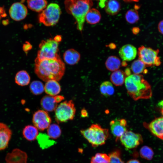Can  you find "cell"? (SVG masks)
I'll return each mask as SVG.
<instances>
[{
	"mask_svg": "<svg viewBox=\"0 0 163 163\" xmlns=\"http://www.w3.org/2000/svg\"><path fill=\"white\" fill-rule=\"evenodd\" d=\"M104 8L105 11L107 14L114 15L119 12L121 6L117 0H108L106 2Z\"/></svg>",
	"mask_w": 163,
	"mask_h": 163,
	"instance_id": "20",
	"label": "cell"
},
{
	"mask_svg": "<svg viewBox=\"0 0 163 163\" xmlns=\"http://www.w3.org/2000/svg\"><path fill=\"white\" fill-rule=\"evenodd\" d=\"M161 113L162 114L163 116V109H161Z\"/></svg>",
	"mask_w": 163,
	"mask_h": 163,
	"instance_id": "48",
	"label": "cell"
},
{
	"mask_svg": "<svg viewBox=\"0 0 163 163\" xmlns=\"http://www.w3.org/2000/svg\"><path fill=\"white\" fill-rule=\"evenodd\" d=\"M125 16L126 21L131 24L136 23L139 19L138 12L135 8L132 9L128 11Z\"/></svg>",
	"mask_w": 163,
	"mask_h": 163,
	"instance_id": "32",
	"label": "cell"
},
{
	"mask_svg": "<svg viewBox=\"0 0 163 163\" xmlns=\"http://www.w3.org/2000/svg\"><path fill=\"white\" fill-rule=\"evenodd\" d=\"M50 139L47 135L42 133L39 134L36 138L40 147L43 149H47L55 144L56 142Z\"/></svg>",
	"mask_w": 163,
	"mask_h": 163,
	"instance_id": "23",
	"label": "cell"
},
{
	"mask_svg": "<svg viewBox=\"0 0 163 163\" xmlns=\"http://www.w3.org/2000/svg\"><path fill=\"white\" fill-rule=\"evenodd\" d=\"M80 132L94 147L105 144L109 135L108 129L103 128L97 124H92L88 128L81 130Z\"/></svg>",
	"mask_w": 163,
	"mask_h": 163,
	"instance_id": "4",
	"label": "cell"
},
{
	"mask_svg": "<svg viewBox=\"0 0 163 163\" xmlns=\"http://www.w3.org/2000/svg\"><path fill=\"white\" fill-rule=\"evenodd\" d=\"M120 139L122 144L128 149L136 148L143 142L141 134L130 131L127 130Z\"/></svg>",
	"mask_w": 163,
	"mask_h": 163,
	"instance_id": "9",
	"label": "cell"
},
{
	"mask_svg": "<svg viewBox=\"0 0 163 163\" xmlns=\"http://www.w3.org/2000/svg\"><path fill=\"white\" fill-rule=\"evenodd\" d=\"M123 0L126 2H137L139 1V0Z\"/></svg>",
	"mask_w": 163,
	"mask_h": 163,
	"instance_id": "44",
	"label": "cell"
},
{
	"mask_svg": "<svg viewBox=\"0 0 163 163\" xmlns=\"http://www.w3.org/2000/svg\"><path fill=\"white\" fill-rule=\"evenodd\" d=\"M28 7L30 10L40 12L46 8L47 2L46 0H27Z\"/></svg>",
	"mask_w": 163,
	"mask_h": 163,
	"instance_id": "24",
	"label": "cell"
},
{
	"mask_svg": "<svg viewBox=\"0 0 163 163\" xmlns=\"http://www.w3.org/2000/svg\"><path fill=\"white\" fill-rule=\"evenodd\" d=\"M126 163H140L137 160L132 159L128 161Z\"/></svg>",
	"mask_w": 163,
	"mask_h": 163,
	"instance_id": "39",
	"label": "cell"
},
{
	"mask_svg": "<svg viewBox=\"0 0 163 163\" xmlns=\"http://www.w3.org/2000/svg\"><path fill=\"white\" fill-rule=\"evenodd\" d=\"M124 83L128 94L135 101L148 99L152 96L151 86L142 75H130L126 77Z\"/></svg>",
	"mask_w": 163,
	"mask_h": 163,
	"instance_id": "2",
	"label": "cell"
},
{
	"mask_svg": "<svg viewBox=\"0 0 163 163\" xmlns=\"http://www.w3.org/2000/svg\"><path fill=\"white\" fill-rule=\"evenodd\" d=\"M63 56L65 62L70 65L76 64L78 62L80 58V53L73 49L66 50L64 53Z\"/></svg>",
	"mask_w": 163,
	"mask_h": 163,
	"instance_id": "19",
	"label": "cell"
},
{
	"mask_svg": "<svg viewBox=\"0 0 163 163\" xmlns=\"http://www.w3.org/2000/svg\"><path fill=\"white\" fill-rule=\"evenodd\" d=\"M8 21L7 20H4L2 22L3 24L4 25H6L8 24Z\"/></svg>",
	"mask_w": 163,
	"mask_h": 163,
	"instance_id": "45",
	"label": "cell"
},
{
	"mask_svg": "<svg viewBox=\"0 0 163 163\" xmlns=\"http://www.w3.org/2000/svg\"><path fill=\"white\" fill-rule=\"evenodd\" d=\"M32 48L31 44L28 42H26L23 46V49L25 52H27L30 50Z\"/></svg>",
	"mask_w": 163,
	"mask_h": 163,
	"instance_id": "36",
	"label": "cell"
},
{
	"mask_svg": "<svg viewBox=\"0 0 163 163\" xmlns=\"http://www.w3.org/2000/svg\"><path fill=\"white\" fill-rule=\"evenodd\" d=\"M66 11L75 19L77 29L83 30L86 15L93 5L92 0H65Z\"/></svg>",
	"mask_w": 163,
	"mask_h": 163,
	"instance_id": "3",
	"label": "cell"
},
{
	"mask_svg": "<svg viewBox=\"0 0 163 163\" xmlns=\"http://www.w3.org/2000/svg\"><path fill=\"white\" fill-rule=\"evenodd\" d=\"M138 28H137V27H136V29L135 30L133 28V30H132L133 32L135 34L137 33H138L139 31V30H138Z\"/></svg>",
	"mask_w": 163,
	"mask_h": 163,
	"instance_id": "43",
	"label": "cell"
},
{
	"mask_svg": "<svg viewBox=\"0 0 163 163\" xmlns=\"http://www.w3.org/2000/svg\"><path fill=\"white\" fill-rule=\"evenodd\" d=\"M126 77L124 72L121 70H117L112 73L110 80L115 86H120L124 83Z\"/></svg>",
	"mask_w": 163,
	"mask_h": 163,
	"instance_id": "21",
	"label": "cell"
},
{
	"mask_svg": "<svg viewBox=\"0 0 163 163\" xmlns=\"http://www.w3.org/2000/svg\"><path fill=\"white\" fill-rule=\"evenodd\" d=\"M54 39L56 41L59 42L61 40V37L60 36H57Z\"/></svg>",
	"mask_w": 163,
	"mask_h": 163,
	"instance_id": "42",
	"label": "cell"
},
{
	"mask_svg": "<svg viewBox=\"0 0 163 163\" xmlns=\"http://www.w3.org/2000/svg\"><path fill=\"white\" fill-rule=\"evenodd\" d=\"M139 153L142 158L148 160H151L154 155V152L152 149L147 146L142 147L140 150Z\"/></svg>",
	"mask_w": 163,
	"mask_h": 163,
	"instance_id": "34",
	"label": "cell"
},
{
	"mask_svg": "<svg viewBox=\"0 0 163 163\" xmlns=\"http://www.w3.org/2000/svg\"><path fill=\"white\" fill-rule=\"evenodd\" d=\"M137 53L136 48L133 45L127 44L122 46L119 51V55L125 61H129L134 59Z\"/></svg>",
	"mask_w": 163,
	"mask_h": 163,
	"instance_id": "16",
	"label": "cell"
},
{
	"mask_svg": "<svg viewBox=\"0 0 163 163\" xmlns=\"http://www.w3.org/2000/svg\"><path fill=\"white\" fill-rule=\"evenodd\" d=\"M158 105L161 109H163V100L160 101L158 103Z\"/></svg>",
	"mask_w": 163,
	"mask_h": 163,
	"instance_id": "41",
	"label": "cell"
},
{
	"mask_svg": "<svg viewBox=\"0 0 163 163\" xmlns=\"http://www.w3.org/2000/svg\"><path fill=\"white\" fill-rule=\"evenodd\" d=\"M159 50H154L150 47L142 46L139 48L138 51L139 59L146 66H158L161 64L158 56Z\"/></svg>",
	"mask_w": 163,
	"mask_h": 163,
	"instance_id": "8",
	"label": "cell"
},
{
	"mask_svg": "<svg viewBox=\"0 0 163 163\" xmlns=\"http://www.w3.org/2000/svg\"><path fill=\"white\" fill-rule=\"evenodd\" d=\"M61 14L59 5L50 3L39 14V22L46 26H53L58 22Z\"/></svg>",
	"mask_w": 163,
	"mask_h": 163,
	"instance_id": "5",
	"label": "cell"
},
{
	"mask_svg": "<svg viewBox=\"0 0 163 163\" xmlns=\"http://www.w3.org/2000/svg\"><path fill=\"white\" fill-rule=\"evenodd\" d=\"M61 130L57 124L53 123L50 125L47 128V135L51 139H56L59 138L61 134Z\"/></svg>",
	"mask_w": 163,
	"mask_h": 163,
	"instance_id": "29",
	"label": "cell"
},
{
	"mask_svg": "<svg viewBox=\"0 0 163 163\" xmlns=\"http://www.w3.org/2000/svg\"><path fill=\"white\" fill-rule=\"evenodd\" d=\"M44 91L48 95L54 96L60 93L61 88L57 81L51 80L46 82L44 86Z\"/></svg>",
	"mask_w": 163,
	"mask_h": 163,
	"instance_id": "18",
	"label": "cell"
},
{
	"mask_svg": "<svg viewBox=\"0 0 163 163\" xmlns=\"http://www.w3.org/2000/svg\"><path fill=\"white\" fill-rule=\"evenodd\" d=\"M32 122L34 126L39 130L43 131L50 125L51 119L46 111L39 110L33 114Z\"/></svg>",
	"mask_w": 163,
	"mask_h": 163,
	"instance_id": "10",
	"label": "cell"
},
{
	"mask_svg": "<svg viewBox=\"0 0 163 163\" xmlns=\"http://www.w3.org/2000/svg\"><path fill=\"white\" fill-rule=\"evenodd\" d=\"M75 112V108L72 100L64 101L58 106L55 110L56 120L59 123L72 120Z\"/></svg>",
	"mask_w": 163,
	"mask_h": 163,
	"instance_id": "7",
	"label": "cell"
},
{
	"mask_svg": "<svg viewBox=\"0 0 163 163\" xmlns=\"http://www.w3.org/2000/svg\"><path fill=\"white\" fill-rule=\"evenodd\" d=\"M30 78L27 72L25 70L18 72L15 77V82L21 86H25L30 83Z\"/></svg>",
	"mask_w": 163,
	"mask_h": 163,
	"instance_id": "25",
	"label": "cell"
},
{
	"mask_svg": "<svg viewBox=\"0 0 163 163\" xmlns=\"http://www.w3.org/2000/svg\"><path fill=\"white\" fill-rule=\"evenodd\" d=\"M64 97L61 95H56L55 96L46 95L41 99L40 105L43 109L49 112L55 110L58 106L57 104L64 99Z\"/></svg>",
	"mask_w": 163,
	"mask_h": 163,
	"instance_id": "14",
	"label": "cell"
},
{
	"mask_svg": "<svg viewBox=\"0 0 163 163\" xmlns=\"http://www.w3.org/2000/svg\"><path fill=\"white\" fill-rule=\"evenodd\" d=\"M101 94L106 97L112 95L114 93V89L110 82L106 81L102 82L100 87Z\"/></svg>",
	"mask_w": 163,
	"mask_h": 163,
	"instance_id": "28",
	"label": "cell"
},
{
	"mask_svg": "<svg viewBox=\"0 0 163 163\" xmlns=\"http://www.w3.org/2000/svg\"><path fill=\"white\" fill-rule=\"evenodd\" d=\"M110 160L109 163H124L121 158L120 151L116 150L109 154Z\"/></svg>",
	"mask_w": 163,
	"mask_h": 163,
	"instance_id": "35",
	"label": "cell"
},
{
	"mask_svg": "<svg viewBox=\"0 0 163 163\" xmlns=\"http://www.w3.org/2000/svg\"><path fill=\"white\" fill-rule=\"evenodd\" d=\"M101 15L97 9L93 8L90 9L87 13L85 17L86 21L89 24H94L99 22Z\"/></svg>",
	"mask_w": 163,
	"mask_h": 163,
	"instance_id": "26",
	"label": "cell"
},
{
	"mask_svg": "<svg viewBox=\"0 0 163 163\" xmlns=\"http://www.w3.org/2000/svg\"><path fill=\"white\" fill-rule=\"evenodd\" d=\"M110 160V157L106 154L97 153L92 157L91 163H109Z\"/></svg>",
	"mask_w": 163,
	"mask_h": 163,
	"instance_id": "33",
	"label": "cell"
},
{
	"mask_svg": "<svg viewBox=\"0 0 163 163\" xmlns=\"http://www.w3.org/2000/svg\"><path fill=\"white\" fill-rule=\"evenodd\" d=\"M58 45L59 42L54 39L42 40L39 44V50L35 59H53L59 56Z\"/></svg>",
	"mask_w": 163,
	"mask_h": 163,
	"instance_id": "6",
	"label": "cell"
},
{
	"mask_svg": "<svg viewBox=\"0 0 163 163\" xmlns=\"http://www.w3.org/2000/svg\"><path fill=\"white\" fill-rule=\"evenodd\" d=\"M9 14L13 20L19 21L25 18L27 14V10L26 6L20 2H15L10 7Z\"/></svg>",
	"mask_w": 163,
	"mask_h": 163,
	"instance_id": "12",
	"label": "cell"
},
{
	"mask_svg": "<svg viewBox=\"0 0 163 163\" xmlns=\"http://www.w3.org/2000/svg\"><path fill=\"white\" fill-rule=\"evenodd\" d=\"M23 135L25 139L28 141L35 140L38 135L37 129L31 125L26 126L22 131Z\"/></svg>",
	"mask_w": 163,
	"mask_h": 163,
	"instance_id": "22",
	"label": "cell"
},
{
	"mask_svg": "<svg viewBox=\"0 0 163 163\" xmlns=\"http://www.w3.org/2000/svg\"><path fill=\"white\" fill-rule=\"evenodd\" d=\"M12 134L11 130L6 125L0 123V151L7 147Z\"/></svg>",
	"mask_w": 163,
	"mask_h": 163,
	"instance_id": "17",
	"label": "cell"
},
{
	"mask_svg": "<svg viewBox=\"0 0 163 163\" xmlns=\"http://www.w3.org/2000/svg\"><path fill=\"white\" fill-rule=\"evenodd\" d=\"M27 153L18 149L7 153L5 158L6 163H27Z\"/></svg>",
	"mask_w": 163,
	"mask_h": 163,
	"instance_id": "15",
	"label": "cell"
},
{
	"mask_svg": "<svg viewBox=\"0 0 163 163\" xmlns=\"http://www.w3.org/2000/svg\"><path fill=\"white\" fill-rule=\"evenodd\" d=\"M144 127L155 136L163 140V117L156 118L149 123H143Z\"/></svg>",
	"mask_w": 163,
	"mask_h": 163,
	"instance_id": "11",
	"label": "cell"
},
{
	"mask_svg": "<svg viewBox=\"0 0 163 163\" xmlns=\"http://www.w3.org/2000/svg\"><path fill=\"white\" fill-rule=\"evenodd\" d=\"M158 27L159 32L163 35V20L159 22Z\"/></svg>",
	"mask_w": 163,
	"mask_h": 163,
	"instance_id": "37",
	"label": "cell"
},
{
	"mask_svg": "<svg viewBox=\"0 0 163 163\" xmlns=\"http://www.w3.org/2000/svg\"><path fill=\"white\" fill-rule=\"evenodd\" d=\"M106 0H99V6L101 8H103L105 7Z\"/></svg>",
	"mask_w": 163,
	"mask_h": 163,
	"instance_id": "38",
	"label": "cell"
},
{
	"mask_svg": "<svg viewBox=\"0 0 163 163\" xmlns=\"http://www.w3.org/2000/svg\"><path fill=\"white\" fill-rule=\"evenodd\" d=\"M65 70V64L59 56L53 59H35V72L44 82L60 80L64 74Z\"/></svg>",
	"mask_w": 163,
	"mask_h": 163,
	"instance_id": "1",
	"label": "cell"
},
{
	"mask_svg": "<svg viewBox=\"0 0 163 163\" xmlns=\"http://www.w3.org/2000/svg\"><path fill=\"white\" fill-rule=\"evenodd\" d=\"M3 9L2 8H0V14L2 13L3 12Z\"/></svg>",
	"mask_w": 163,
	"mask_h": 163,
	"instance_id": "47",
	"label": "cell"
},
{
	"mask_svg": "<svg viewBox=\"0 0 163 163\" xmlns=\"http://www.w3.org/2000/svg\"><path fill=\"white\" fill-rule=\"evenodd\" d=\"M125 74H126V76H128L130 75V69L129 68H126L124 72Z\"/></svg>",
	"mask_w": 163,
	"mask_h": 163,
	"instance_id": "40",
	"label": "cell"
},
{
	"mask_svg": "<svg viewBox=\"0 0 163 163\" xmlns=\"http://www.w3.org/2000/svg\"><path fill=\"white\" fill-rule=\"evenodd\" d=\"M127 64L126 63L125 61H124L123 62H122V65H123V66H126V64Z\"/></svg>",
	"mask_w": 163,
	"mask_h": 163,
	"instance_id": "46",
	"label": "cell"
},
{
	"mask_svg": "<svg viewBox=\"0 0 163 163\" xmlns=\"http://www.w3.org/2000/svg\"><path fill=\"white\" fill-rule=\"evenodd\" d=\"M30 90L35 95H38L42 93L44 91V85L43 83L39 81H33L30 85Z\"/></svg>",
	"mask_w": 163,
	"mask_h": 163,
	"instance_id": "31",
	"label": "cell"
},
{
	"mask_svg": "<svg viewBox=\"0 0 163 163\" xmlns=\"http://www.w3.org/2000/svg\"><path fill=\"white\" fill-rule=\"evenodd\" d=\"M145 66L144 64L139 59L136 60L132 63L131 69L135 74H140L142 73H145Z\"/></svg>",
	"mask_w": 163,
	"mask_h": 163,
	"instance_id": "30",
	"label": "cell"
},
{
	"mask_svg": "<svg viewBox=\"0 0 163 163\" xmlns=\"http://www.w3.org/2000/svg\"><path fill=\"white\" fill-rule=\"evenodd\" d=\"M127 122L124 119H115L112 120L110 123V130L113 135L116 137V140L127 131Z\"/></svg>",
	"mask_w": 163,
	"mask_h": 163,
	"instance_id": "13",
	"label": "cell"
},
{
	"mask_svg": "<svg viewBox=\"0 0 163 163\" xmlns=\"http://www.w3.org/2000/svg\"><path fill=\"white\" fill-rule=\"evenodd\" d=\"M107 69L111 71H114L120 68L121 65L120 59L115 56L109 57L105 63Z\"/></svg>",
	"mask_w": 163,
	"mask_h": 163,
	"instance_id": "27",
	"label": "cell"
}]
</instances>
